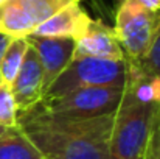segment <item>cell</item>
I'll return each instance as SVG.
<instances>
[{
  "label": "cell",
  "instance_id": "6da1fadb",
  "mask_svg": "<svg viewBox=\"0 0 160 159\" xmlns=\"http://www.w3.org/2000/svg\"><path fill=\"white\" fill-rule=\"evenodd\" d=\"M112 123L113 114L65 119L47 114L36 106L17 115V126L44 159H113Z\"/></svg>",
  "mask_w": 160,
  "mask_h": 159
},
{
  "label": "cell",
  "instance_id": "7a4b0ae2",
  "mask_svg": "<svg viewBox=\"0 0 160 159\" xmlns=\"http://www.w3.org/2000/svg\"><path fill=\"white\" fill-rule=\"evenodd\" d=\"M123 97L113 112L110 153L113 159H143L151 123L160 103V80L145 78L128 62Z\"/></svg>",
  "mask_w": 160,
  "mask_h": 159
},
{
  "label": "cell",
  "instance_id": "3957f363",
  "mask_svg": "<svg viewBox=\"0 0 160 159\" xmlns=\"http://www.w3.org/2000/svg\"><path fill=\"white\" fill-rule=\"evenodd\" d=\"M126 59L73 58L62 73L52 83L42 100L56 98L81 87H123L126 83Z\"/></svg>",
  "mask_w": 160,
  "mask_h": 159
},
{
  "label": "cell",
  "instance_id": "277c9868",
  "mask_svg": "<svg viewBox=\"0 0 160 159\" xmlns=\"http://www.w3.org/2000/svg\"><path fill=\"white\" fill-rule=\"evenodd\" d=\"M160 11H149L135 0H121L115 13V36L124 53V59L137 64L146 53Z\"/></svg>",
  "mask_w": 160,
  "mask_h": 159
},
{
  "label": "cell",
  "instance_id": "5b68a950",
  "mask_svg": "<svg viewBox=\"0 0 160 159\" xmlns=\"http://www.w3.org/2000/svg\"><path fill=\"white\" fill-rule=\"evenodd\" d=\"M123 87H81L56 98L42 100L36 108L65 119H90L113 114L121 102Z\"/></svg>",
  "mask_w": 160,
  "mask_h": 159
},
{
  "label": "cell",
  "instance_id": "8992f818",
  "mask_svg": "<svg viewBox=\"0 0 160 159\" xmlns=\"http://www.w3.org/2000/svg\"><path fill=\"white\" fill-rule=\"evenodd\" d=\"M79 0H5L0 5V31L25 38L64 6Z\"/></svg>",
  "mask_w": 160,
  "mask_h": 159
},
{
  "label": "cell",
  "instance_id": "52a82bcc",
  "mask_svg": "<svg viewBox=\"0 0 160 159\" xmlns=\"http://www.w3.org/2000/svg\"><path fill=\"white\" fill-rule=\"evenodd\" d=\"M30 47L38 55L42 67V87L44 94L52 86L62 70L70 64L75 52V39L72 38H48V36H25ZM44 98V97H42Z\"/></svg>",
  "mask_w": 160,
  "mask_h": 159
},
{
  "label": "cell",
  "instance_id": "ba28073f",
  "mask_svg": "<svg viewBox=\"0 0 160 159\" xmlns=\"http://www.w3.org/2000/svg\"><path fill=\"white\" fill-rule=\"evenodd\" d=\"M42 80L44 75H42V67L38 59V55L33 50V47L28 45L22 67L9 86L17 106V115L30 111L31 108H34L38 103L42 102L44 97Z\"/></svg>",
  "mask_w": 160,
  "mask_h": 159
},
{
  "label": "cell",
  "instance_id": "9c48e42d",
  "mask_svg": "<svg viewBox=\"0 0 160 159\" xmlns=\"http://www.w3.org/2000/svg\"><path fill=\"white\" fill-rule=\"evenodd\" d=\"M101 58V59H124V53L115 36L113 28L103 20L90 19L86 30L75 39L73 58Z\"/></svg>",
  "mask_w": 160,
  "mask_h": 159
},
{
  "label": "cell",
  "instance_id": "30bf717a",
  "mask_svg": "<svg viewBox=\"0 0 160 159\" xmlns=\"http://www.w3.org/2000/svg\"><path fill=\"white\" fill-rule=\"evenodd\" d=\"M90 17L81 8L79 2H73L62 9H59L50 19L42 22L33 30V36H48V38H72L76 39L89 25Z\"/></svg>",
  "mask_w": 160,
  "mask_h": 159
},
{
  "label": "cell",
  "instance_id": "8fae6325",
  "mask_svg": "<svg viewBox=\"0 0 160 159\" xmlns=\"http://www.w3.org/2000/svg\"><path fill=\"white\" fill-rule=\"evenodd\" d=\"M0 159H44L19 126L0 134Z\"/></svg>",
  "mask_w": 160,
  "mask_h": 159
},
{
  "label": "cell",
  "instance_id": "7c38bea8",
  "mask_svg": "<svg viewBox=\"0 0 160 159\" xmlns=\"http://www.w3.org/2000/svg\"><path fill=\"white\" fill-rule=\"evenodd\" d=\"M28 49L27 38H12L0 58V83L11 86L17 77Z\"/></svg>",
  "mask_w": 160,
  "mask_h": 159
},
{
  "label": "cell",
  "instance_id": "4fadbf2b",
  "mask_svg": "<svg viewBox=\"0 0 160 159\" xmlns=\"http://www.w3.org/2000/svg\"><path fill=\"white\" fill-rule=\"evenodd\" d=\"M131 64H134V62H131ZM134 66L140 70V73L145 78L160 80V17L148 50L143 55V58Z\"/></svg>",
  "mask_w": 160,
  "mask_h": 159
},
{
  "label": "cell",
  "instance_id": "5bb4252c",
  "mask_svg": "<svg viewBox=\"0 0 160 159\" xmlns=\"http://www.w3.org/2000/svg\"><path fill=\"white\" fill-rule=\"evenodd\" d=\"M0 126H17V106L9 86L0 83Z\"/></svg>",
  "mask_w": 160,
  "mask_h": 159
},
{
  "label": "cell",
  "instance_id": "9a60e30c",
  "mask_svg": "<svg viewBox=\"0 0 160 159\" xmlns=\"http://www.w3.org/2000/svg\"><path fill=\"white\" fill-rule=\"evenodd\" d=\"M143 159H160V103L156 108Z\"/></svg>",
  "mask_w": 160,
  "mask_h": 159
},
{
  "label": "cell",
  "instance_id": "2e32d148",
  "mask_svg": "<svg viewBox=\"0 0 160 159\" xmlns=\"http://www.w3.org/2000/svg\"><path fill=\"white\" fill-rule=\"evenodd\" d=\"M149 11H160V0H135Z\"/></svg>",
  "mask_w": 160,
  "mask_h": 159
},
{
  "label": "cell",
  "instance_id": "e0dca14e",
  "mask_svg": "<svg viewBox=\"0 0 160 159\" xmlns=\"http://www.w3.org/2000/svg\"><path fill=\"white\" fill-rule=\"evenodd\" d=\"M11 39H12L11 36H8V34L0 31V58H2V53L5 52V49L8 47V44L11 42Z\"/></svg>",
  "mask_w": 160,
  "mask_h": 159
},
{
  "label": "cell",
  "instance_id": "ac0fdd59",
  "mask_svg": "<svg viewBox=\"0 0 160 159\" xmlns=\"http://www.w3.org/2000/svg\"><path fill=\"white\" fill-rule=\"evenodd\" d=\"M6 130H8V128H5V126H0V134H3Z\"/></svg>",
  "mask_w": 160,
  "mask_h": 159
},
{
  "label": "cell",
  "instance_id": "d6986e66",
  "mask_svg": "<svg viewBox=\"0 0 160 159\" xmlns=\"http://www.w3.org/2000/svg\"><path fill=\"white\" fill-rule=\"evenodd\" d=\"M3 2H5V0H0V5H2V3H3Z\"/></svg>",
  "mask_w": 160,
  "mask_h": 159
}]
</instances>
